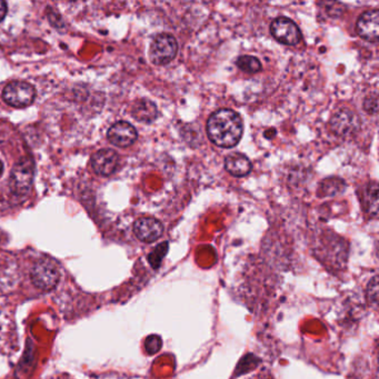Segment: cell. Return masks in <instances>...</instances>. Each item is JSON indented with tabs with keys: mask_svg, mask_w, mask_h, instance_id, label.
<instances>
[{
	"mask_svg": "<svg viewBox=\"0 0 379 379\" xmlns=\"http://www.w3.org/2000/svg\"><path fill=\"white\" fill-rule=\"evenodd\" d=\"M31 277L33 285L36 286L38 289L49 292L58 285L60 275L54 262L43 260L35 264L31 269Z\"/></svg>",
	"mask_w": 379,
	"mask_h": 379,
	"instance_id": "5",
	"label": "cell"
},
{
	"mask_svg": "<svg viewBox=\"0 0 379 379\" xmlns=\"http://www.w3.org/2000/svg\"><path fill=\"white\" fill-rule=\"evenodd\" d=\"M178 51V45L175 37L169 33L158 35L151 45L149 58L157 66L167 65L175 58Z\"/></svg>",
	"mask_w": 379,
	"mask_h": 379,
	"instance_id": "3",
	"label": "cell"
},
{
	"mask_svg": "<svg viewBox=\"0 0 379 379\" xmlns=\"http://www.w3.org/2000/svg\"><path fill=\"white\" fill-rule=\"evenodd\" d=\"M163 347V339L158 335H151L148 336L145 341V349L147 354L155 355L158 351H161Z\"/></svg>",
	"mask_w": 379,
	"mask_h": 379,
	"instance_id": "17",
	"label": "cell"
},
{
	"mask_svg": "<svg viewBox=\"0 0 379 379\" xmlns=\"http://www.w3.org/2000/svg\"><path fill=\"white\" fill-rule=\"evenodd\" d=\"M364 108L368 114H376L377 110H378L377 96L367 97L364 102Z\"/></svg>",
	"mask_w": 379,
	"mask_h": 379,
	"instance_id": "19",
	"label": "cell"
},
{
	"mask_svg": "<svg viewBox=\"0 0 379 379\" xmlns=\"http://www.w3.org/2000/svg\"><path fill=\"white\" fill-rule=\"evenodd\" d=\"M3 98L11 107H27L36 98V90L29 82H13L5 87Z\"/></svg>",
	"mask_w": 379,
	"mask_h": 379,
	"instance_id": "4",
	"label": "cell"
},
{
	"mask_svg": "<svg viewBox=\"0 0 379 379\" xmlns=\"http://www.w3.org/2000/svg\"><path fill=\"white\" fill-rule=\"evenodd\" d=\"M119 156L112 149H102L92 157V167L100 176H110L117 169Z\"/></svg>",
	"mask_w": 379,
	"mask_h": 379,
	"instance_id": "10",
	"label": "cell"
},
{
	"mask_svg": "<svg viewBox=\"0 0 379 379\" xmlns=\"http://www.w3.org/2000/svg\"><path fill=\"white\" fill-rule=\"evenodd\" d=\"M365 206L370 216L376 217L378 214V186L376 183H368L365 191Z\"/></svg>",
	"mask_w": 379,
	"mask_h": 379,
	"instance_id": "14",
	"label": "cell"
},
{
	"mask_svg": "<svg viewBox=\"0 0 379 379\" xmlns=\"http://www.w3.org/2000/svg\"><path fill=\"white\" fill-rule=\"evenodd\" d=\"M356 31L359 36L370 43H377L379 39V11H366L357 21Z\"/></svg>",
	"mask_w": 379,
	"mask_h": 379,
	"instance_id": "9",
	"label": "cell"
},
{
	"mask_svg": "<svg viewBox=\"0 0 379 379\" xmlns=\"http://www.w3.org/2000/svg\"><path fill=\"white\" fill-rule=\"evenodd\" d=\"M108 140L112 145L120 148L129 147L137 140L136 128L127 122H118L108 130Z\"/></svg>",
	"mask_w": 379,
	"mask_h": 379,
	"instance_id": "7",
	"label": "cell"
},
{
	"mask_svg": "<svg viewBox=\"0 0 379 379\" xmlns=\"http://www.w3.org/2000/svg\"><path fill=\"white\" fill-rule=\"evenodd\" d=\"M270 31L276 41L288 46H295L301 39L298 26L286 17H278L270 25Z\"/></svg>",
	"mask_w": 379,
	"mask_h": 379,
	"instance_id": "6",
	"label": "cell"
},
{
	"mask_svg": "<svg viewBox=\"0 0 379 379\" xmlns=\"http://www.w3.org/2000/svg\"><path fill=\"white\" fill-rule=\"evenodd\" d=\"M236 65L238 68L242 69V72L248 74H255L262 70V64L256 57L254 56H242L237 59Z\"/></svg>",
	"mask_w": 379,
	"mask_h": 379,
	"instance_id": "15",
	"label": "cell"
},
{
	"mask_svg": "<svg viewBox=\"0 0 379 379\" xmlns=\"http://www.w3.org/2000/svg\"><path fill=\"white\" fill-rule=\"evenodd\" d=\"M33 175H35V165L33 159L29 157L21 158L11 171V181H9L11 193L15 196H26L31 191Z\"/></svg>",
	"mask_w": 379,
	"mask_h": 379,
	"instance_id": "2",
	"label": "cell"
},
{
	"mask_svg": "<svg viewBox=\"0 0 379 379\" xmlns=\"http://www.w3.org/2000/svg\"><path fill=\"white\" fill-rule=\"evenodd\" d=\"M134 233L142 242H154L161 238L164 226L159 220L153 217H142L136 220Z\"/></svg>",
	"mask_w": 379,
	"mask_h": 379,
	"instance_id": "8",
	"label": "cell"
},
{
	"mask_svg": "<svg viewBox=\"0 0 379 379\" xmlns=\"http://www.w3.org/2000/svg\"><path fill=\"white\" fill-rule=\"evenodd\" d=\"M244 133V125L240 114L234 110H219L207 122L209 139L222 148H233L240 143Z\"/></svg>",
	"mask_w": 379,
	"mask_h": 379,
	"instance_id": "1",
	"label": "cell"
},
{
	"mask_svg": "<svg viewBox=\"0 0 379 379\" xmlns=\"http://www.w3.org/2000/svg\"><path fill=\"white\" fill-rule=\"evenodd\" d=\"M157 106L151 100H146V98L137 100L132 107V116L137 122L151 124L157 118Z\"/></svg>",
	"mask_w": 379,
	"mask_h": 379,
	"instance_id": "12",
	"label": "cell"
},
{
	"mask_svg": "<svg viewBox=\"0 0 379 379\" xmlns=\"http://www.w3.org/2000/svg\"><path fill=\"white\" fill-rule=\"evenodd\" d=\"M225 169L235 177H244L252 171V166L244 154L232 153L225 159Z\"/></svg>",
	"mask_w": 379,
	"mask_h": 379,
	"instance_id": "11",
	"label": "cell"
},
{
	"mask_svg": "<svg viewBox=\"0 0 379 379\" xmlns=\"http://www.w3.org/2000/svg\"><path fill=\"white\" fill-rule=\"evenodd\" d=\"M6 14H7V4L0 0V23L5 18Z\"/></svg>",
	"mask_w": 379,
	"mask_h": 379,
	"instance_id": "20",
	"label": "cell"
},
{
	"mask_svg": "<svg viewBox=\"0 0 379 379\" xmlns=\"http://www.w3.org/2000/svg\"><path fill=\"white\" fill-rule=\"evenodd\" d=\"M378 277L375 276L367 286V298L370 305L374 306L375 308L378 305Z\"/></svg>",
	"mask_w": 379,
	"mask_h": 379,
	"instance_id": "18",
	"label": "cell"
},
{
	"mask_svg": "<svg viewBox=\"0 0 379 379\" xmlns=\"http://www.w3.org/2000/svg\"><path fill=\"white\" fill-rule=\"evenodd\" d=\"M355 114L347 110H341V112L333 114L331 119V129L336 135H346L351 132L355 125Z\"/></svg>",
	"mask_w": 379,
	"mask_h": 379,
	"instance_id": "13",
	"label": "cell"
},
{
	"mask_svg": "<svg viewBox=\"0 0 379 379\" xmlns=\"http://www.w3.org/2000/svg\"><path fill=\"white\" fill-rule=\"evenodd\" d=\"M167 250H169V244H167V242H163V244L156 247L155 250L149 255L148 260H149L151 265L153 266L154 268L159 267L161 260L165 257Z\"/></svg>",
	"mask_w": 379,
	"mask_h": 379,
	"instance_id": "16",
	"label": "cell"
}]
</instances>
